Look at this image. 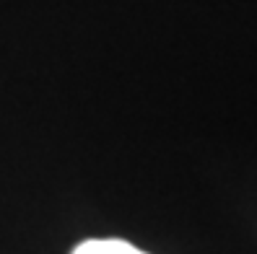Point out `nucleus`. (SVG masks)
I'll list each match as a JSON object with an SVG mask.
<instances>
[{"label":"nucleus","mask_w":257,"mask_h":254,"mask_svg":"<svg viewBox=\"0 0 257 254\" xmlns=\"http://www.w3.org/2000/svg\"><path fill=\"white\" fill-rule=\"evenodd\" d=\"M73 254H146L138 246H133L119 238H91L73 249Z\"/></svg>","instance_id":"obj_1"}]
</instances>
